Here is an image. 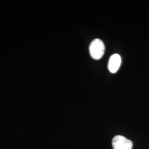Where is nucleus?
I'll return each instance as SVG.
<instances>
[{
    "label": "nucleus",
    "mask_w": 149,
    "mask_h": 149,
    "mask_svg": "<svg viewBox=\"0 0 149 149\" xmlns=\"http://www.w3.org/2000/svg\"><path fill=\"white\" fill-rule=\"evenodd\" d=\"M121 57L118 54H114L110 57L108 63V69L111 73L117 72L121 65Z\"/></svg>",
    "instance_id": "nucleus-3"
},
{
    "label": "nucleus",
    "mask_w": 149,
    "mask_h": 149,
    "mask_svg": "<svg viewBox=\"0 0 149 149\" xmlns=\"http://www.w3.org/2000/svg\"><path fill=\"white\" fill-rule=\"evenodd\" d=\"M105 50L104 43L99 39H95L90 44L89 50L93 59L99 60L103 56Z\"/></svg>",
    "instance_id": "nucleus-1"
},
{
    "label": "nucleus",
    "mask_w": 149,
    "mask_h": 149,
    "mask_svg": "<svg viewBox=\"0 0 149 149\" xmlns=\"http://www.w3.org/2000/svg\"><path fill=\"white\" fill-rule=\"evenodd\" d=\"M113 149H132L133 142L122 135H116L112 139Z\"/></svg>",
    "instance_id": "nucleus-2"
}]
</instances>
